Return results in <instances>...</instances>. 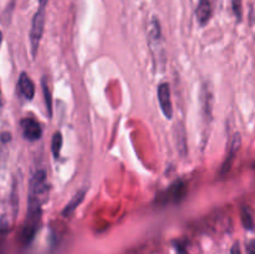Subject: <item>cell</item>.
<instances>
[{
  "mask_svg": "<svg viewBox=\"0 0 255 254\" xmlns=\"http://www.w3.org/2000/svg\"><path fill=\"white\" fill-rule=\"evenodd\" d=\"M49 194V184L46 172L40 169L35 172L29 183L27 194V212H41L42 204L46 202Z\"/></svg>",
  "mask_w": 255,
  "mask_h": 254,
  "instance_id": "cell-1",
  "label": "cell"
},
{
  "mask_svg": "<svg viewBox=\"0 0 255 254\" xmlns=\"http://www.w3.org/2000/svg\"><path fill=\"white\" fill-rule=\"evenodd\" d=\"M45 16H46V5L39 4V9L32 17L31 29H30V45H31V54L34 59L39 51L40 41L44 34Z\"/></svg>",
  "mask_w": 255,
  "mask_h": 254,
  "instance_id": "cell-2",
  "label": "cell"
},
{
  "mask_svg": "<svg viewBox=\"0 0 255 254\" xmlns=\"http://www.w3.org/2000/svg\"><path fill=\"white\" fill-rule=\"evenodd\" d=\"M41 221V212H27L26 219L22 226L21 233H20V242L24 246H27L32 242L36 236Z\"/></svg>",
  "mask_w": 255,
  "mask_h": 254,
  "instance_id": "cell-3",
  "label": "cell"
},
{
  "mask_svg": "<svg viewBox=\"0 0 255 254\" xmlns=\"http://www.w3.org/2000/svg\"><path fill=\"white\" fill-rule=\"evenodd\" d=\"M187 194V186L183 181L181 179H177L176 182L171 184L168 187L166 192L161 196V202L163 204L172 203L177 204L179 202H182L184 199Z\"/></svg>",
  "mask_w": 255,
  "mask_h": 254,
  "instance_id": "cell-4",
  "label": "cell"
},
{
  "mask_svg": "<svg viewBox=\"0 0 255 254\" xmlns=\"http://www.w3.org/2000/svg\"><path fill=\"white\" fill-rule=\"evenodd\" d=\"M157 96H158L159 107H161L162 112L166 116V119L171 120L173 116V107H172V100H171V90H169V85L167 82H163L157 89Z\"/></svg>",
  "mask_w": 255,
  "mask_h": 254,
  "instance_id": "cell-5",
  "label": "cell"
},
{
  "mask_svg": "<svg viewBox=\"0 0 255 254\" xmlns=\"http://www.w3.org/2000/svg\"><path fill=\"white\" fill-rule=\"evenodd\" d=\"M20 126H21L22 136L29 141H37L40 139L42 134V128L40 126L39 122L32 117H26L20 121Z\"/></svg>",
  "mask_w": 255,
  "mask_h": 254,
  "instance_id": "cell-6",
  "label": "cell"
},
{
  "mask_svg": "<svg viewBox=\"0 0 255 254\" xmlns=\"http://www.w3.org/2000/svg\"><path fill=\"white\" fill-rule=\"evenodd\" d=\"M17 94L20 95V97L27 100V101L34 99L35 85L26 72H21L20 74L19 81H17Z\"/></svg>",
  "mask_w": 255,
  "mask_h": 254,
  "instance_id": "cell-7",
  "label": "cell"
},
{
  "mask_svg": "<svg viewBox=\"0 0 255 254\" xmlns=\"http://www.w3.org/2000/svg\"><path fill=\"white\" fill-rule=\"evenodd\" d=\"M241 144H242L241 134L236 133L233 136V138H232L231 144H229V153H228V156H227V158H226V161H224V163L222 164V169H221V174H222V176H223V174H226L227 172H228L229 169L232 168V164H233L234 159H236L237 153H238L239 148H241Z\"/></svg>",
  "mask_w": 255,
  "mask_h": 254,
  "instance_id": "cell-8",
  "label": "cell"
},
{
  "mask_svg": "<svg viewBox=\"0 0 255 254\" xmlns=\"http://www.w3.org/2000/svg\"><path fill=\"white\" fill-rule=\"evenodd\" d=\"M212 15H213V5L212 0H198V5L196 9L197 21L201 26H204L209 22Z\"/></svg>",
  "mask_w": 255,
  "mask_h": 254,
  "instance_id": "cell-9",
  "label": "cell"
},
{
  "mask_svg": "<svg viewBox=\"0 0 255 254\" xmlns=\"http://www.w3.org/2000/svg\"><path fill=\"white\" fill-rule=\"evenodd\" d=\"M86 192H87L86 188L80 189V191L77 192V193L75 194L74 197H72L71 201H70L69 203L66 204V207H65V208L62 209V212H61L62 216H64V217L71 216V214L74 213L75 211H76L77 207H79L80 204H81L82 202H84L85 196H86Z\"/></svg>",
  "mask_w": 255,
  "mask_h": 254,
  "instance_id": "cell-10",
  "label": "cell"
},
{
  "mask_svg": "<svg viewBox=\"0 0 255 254\" xmlns=\"http://www.w3.org/2000/svg\"><path fill=\"white\" fill-rule=\"evenodd\" d=\"M41 86H42V92H44V99H45V105H46L47 114L49 117L52 116V97H51V91L49 89V85H47L46 79L41 80Z\"/></svg>",
  "mask_w": 255,
  "mask_h": 254,
  "instance_id": "cell-11",
  "label": "cell"
},
{
  "mask_svg": "<svg viewBox=\"0 0 255 254\" xmlns=\"http://www.w3.org/2000/svg\"><path fill=\"white\" fill-rule=\"evenodd\" d=\"M62 147V134L61 132H55L54 136H52L51 139V152L54 154L55 158H59L60 152H61Z\"/></svg>",
  "mask_w": 255,
  "mask_h": 254,
  "instance_id": "cell-12",
  "label": "cell"
},
{
  "mask_svg": "<svg viewBox=\"0 0 255 254\" xmlns=\"http://www.w3.org/2000/svg\"><path fill=\"white\" fill-rule=\"evenodd\" d=\"M242 223H243L244 228L248 229V231L254 229V219L248 208L242 209Z\"/></svg>",
  "mask_w": 255,
  "mask_h": 254,
  "instance_id": "cell-13",
  "label": "cell"
},
{
  "mask_svg": "<svg viewBox=\"0 0 255 254\" xmlns=\"http://www.w3.org/2000/svg\"><path fill=\"white\" fill-rule=\"evenodd\" d=\"M232 9H233L237 20L242 21V17H243V2H242V0H232Z\"/></svg>",
  "mask_w": 255,
  "mask_h": 254,
  "instance_id": "cell-14",
  "label": "cell"
},
{
  "mask_svg": "<svg viewBox=\"0 0 255 254\" xmlns=\"http://www.w3.org/2000/svg\"><path fill=\"white\" fill-rule=\"evenodd\" d=\"M174 248H176L177 254H189V252L187 251L186 246L182 244L181 242H174Z\"/></svg>",
  "mask_w": 255,
  "mask_h": 254,
  "instance_id": "cell-15",
  "label": "cell"
},
{
  "mask_svg": "<svg viewBox=\"0 0 255 254\" xmlns=\"http://www.w3.org/2000/svg\"><path fill=\"white\" fill-rule=\"evenodd\" d=\"M247 254H255V239L247 243Z\"/></svg>",
  "mask_w": 255,
  "mask_h": 254,
  "instance_id": "cell-16",
  "label": "cell"
},
{
  "mask_svg": "<svg viewBox=\"0 0 255 254\" xmlns=\"http://www.w3.org/2000/svg\"><path fill=\"white\" fill-rule=\"evenodd\" d=\"M231 254H242L239 243H234L233 244V247H232V249H231Z\"/></svg>",
  "mask_w": 255,
  "mask_h": 254,
  "instance_id": "cell-17",
  "label": "cell"
},
{
  "mask_svg": "<svg viewBox=\"0 0 255 254\" xmlns=\"http://www.w3.org/2000/svg\"><path fill=\"white\" fill-rule=\"evenodd\" d=\"M47 2H49V0H39V4H44V5H47Z\"/></svg>",
  "mask_w": 255,
  "mask_h": 254,
  "instance_id": "cell-18",
  "label": "cell"
},
{
  "mask_svg": "<svg viewBox=\"0 0 255 254\" xmlns=\"http://www.w3.org/2000/svg\"><path fill=\"white\" fill-rule=\"evenodd\" d=\"M2 106V99H1V90H0V107Z\"/></svg>",
  "mask_w": 255,
  "mask_h": 254,
  "instance_id": "cell-19",
  "label": "cell"
},
{
  "mask_svg": "<svg viewBox=\"0 0 255 254\" xmlns=\"http://www.w3.org/2000/svg\"><path fill=\"white\" fill-rule=\"evenodd\" d=\"M1 41H2V32L0 31V45H1Z\"/></svg>",
  "mask_w": 255,
  "mask_h": 254,
  "instance_id": "cell-20",
  "label": "cell"
}]
</instances>
